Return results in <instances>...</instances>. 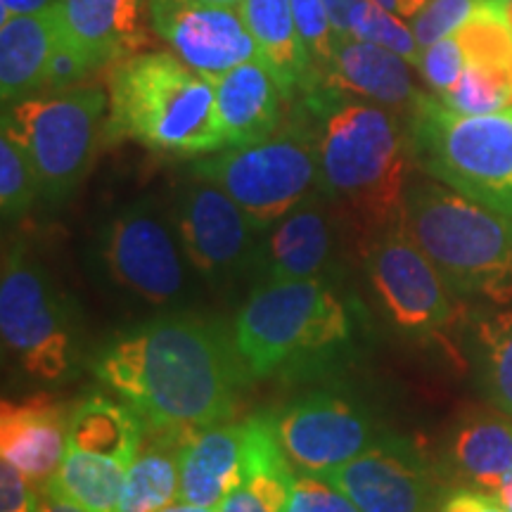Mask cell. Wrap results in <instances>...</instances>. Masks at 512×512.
Instances as JSON below:
<instances>
[{
  "mask_svg": "<svg viewBox=\"0 0 512 512\" xmlns=\"http://www.w3.org/2000/svg\"><path fill=\"white\" fill-rule=\"evenodd\" d=\"M91 368L150 430L197 432L228 422L252 382L233 332L188 311L159 313L114 337Z\"/></svg>",
  "mask_w": 512,
  "mask_h": 512,
  "instance_id": "6da1fadb",
  "label": "cell"
},
{
  "mask_svg": "<svg viewBox=\"0 0 512 512\" xmlns=\"http://www.w3.org/2000/svg\"><path fill=\"white\" fill-rule=\"evenodd\" d=\"M302 112L316 133L320 192L366 247L401 221L415 162L406 119L328 88L304 93Z\"/></svg>",
  "mask_w": 512,
  "mask_h": 512,
  "instance_id": "7a4b0ae2",
  "label": "cell"
},
{
  "mask_svg": "<svg viewBox=\"0 0 512 512\" xmlns=\"http://www.w3.org/2000/svg\"><path fill=\"white\" fill-rule=\"evenodd\" d=\"M110 112L105 140H136L174 157H202L226 150L216 110V81L178 55L133 53L107 74Z\"/></svg>",
  "mask_w": 512,
  "mask_h": 512,
  "instance_id": "3957f363",
  "label": "cell"
},
{
  "mask_svg": "<svg viewBox=\"0 0 512 512\" xmlns=\"http://www.w3.org/2000/svg\"><path fill=\"white\" fill-rule=\"evenodd\" d=\"M401 226L460 299L512 302V219L439 181L408 185Z\"/></svg>",
  "mask_w": 512,
  "mask_h": 512,
  "instance_id": "277c9868",
  "label": "cell"
},
{
  "mask_svg": "<svg viewBox=\"0 0 512 512\" xmlns=\"http://www.w3.org/2000/svg\"><path fill=\"white\" fill-rule=\"evenodd\" d=\"M233 337L249 380L320 366L351 337L349 309L330 278L259 283L235 318Z\"/></svg>",
  "mask_w": 512,
  "mask_h": 512,
  "instance_id": "5b68a950",
  "label": "cell"
},
{
  "mask_svg": "<svg viewBox=\"0 0 512 512\" xmlns=\"http://www.w3.org/2000/svg\"><path fill=\"white\" fill-rule=\"evenodd\" d=\"M408 131L415 164L427 176L512 219V107L460 114L422 95Z\"/></svg>",
  "mask_w": 512,
  "mask_h": 512,
  "instance_id": "8992f818",
  "label": "cell"
},
{
  "mask_svg": "<svg viewBox=\"0 0 512 512\" xmlns=\"http://www.w3.org/2000/svg\"><path fill=\"white\" fill-rule=\"evenodd\" d=\"M192 176L226 190L264 233L320 192L316 133L299 110L259 143L200 157L192 164Z\"/></svg>",
  "mask_w": 512,
  "mask_h": 512,
  "instance_id": "52a82bcc",
  "label": "cell"
},
{
  "mask_svg": "<svg viewBox=\"0 0 512 512\" xmlns=\"http://www.w3.org/2000/svg\"><path fill=\"white\" fill-rule=\"evenodd\" d=\"M110 93L76 86L64 93L31 95L3 114V131L24 147L48 204H62L88 176L105 143Z\"/></svg>",
  "mask_w": 512,
  "mask_h": 512,
  "instance_id": "ba28073f",
  "label": "cell"
},
{
  "mask_svg": "<svg viewBox=\"0 0 512 512\" xmlns=\"http://www.w3.org/2000/svg\"><path fill=\"white\" fill-rule=\"evenodd\" d=\"M0 337L5 354L34 380H67L79 366V330L69 299L19 242L3 254Z\"/></svg>",
  "mask_w": 512,
  "mask_h": 512,
  "instance_id": "9c48e42d",
  "label": "cell"
},
{
  "mask_svg": "<svg viewBox=\"0 0 512 512\" xmlns=\"http://www.w3.org/2000/svg\"><path fill=\"white\" fill-rule=\"evenodd\" d=\"M145 437V420L126 401L83 396L69 411L67 448L46 494L86 512H119L124 477Z\"/></svg>",
  "mask_w": 512,
  "mask_h": 512,
  "instance_id": "30bf717a",
  "label": "cell"
},
{
  "mask_svg": "<svg viewBox=\"0 0 512 512\" xmlns=\"http://www.w3.org/2000/svg\"><path fill=\"white\" fill-rule=\"evenodd\" d=\"M93 256L117 290L150 306H174L188 290L190 261L169 207L155 197L124 204L102 223Z\"/></svg>",
  "mask_w": 512,
  "mask_h": 512,
  "instance_id": "8fae6325",
  "label": "cell"
},
{
  "mask_svg": "<svg viewBox=\"0 0 512 512\" xmlns=\"http://www.w3.org/2000/svg\"><path fill=\"white\" fill-rule=\"evenodd\" d=\"M370 290L401 335L439 339L463 316L460 297L415 245L401 221L361 247Z\"/></svg>",
  "mask_w": 512,
  "mask_h": 512,
  "instance_id": "7c38bea8",
  "label": "cell"
},
{
  "mask_svg": "<svg viewBox=\"0 0 512 512\" xmlns=\"http://www.w3.org/2000/svg\"><path fill=\"white\" fill-rule=\"evenodd\" d=\"M192 271L211 285H226L254 271L261 230L226 190L190 176L169 204Z\"/></svg>",
  "mask_w": 512,
  "mask_h": 512,
  "instance_id": "4fadbf2b",
  "label": "cell"
},
{
  "mask_svg": "<svg viewBox=\"0 0 512 512\" xmlns=\"http://www.w3.org/2000/svg\"><path fill=\"white\" fill-rule=\"evenodd\" d=\"M275 434L294 470L328 475L375 444L382 430L349 396L316 389L271 413Z\"/></svg>",
  "mask_w": 512,
  "mask_h": 512,
  "instance_id": "5bb4252c",
  "label": "cell"
},
{
  "mask_svg": "<svg viewBox=\"0 0 512 512\" xmlns=\"http://www.w3.org/2000/svg\"><path fill=\"white\" fill-rule=\"evenodd\" d=\"M361 512H439L444 486L411 439L382 432L373 446L328 472Z\"/></svg>",
  "mask_w": 512,
  "mask_h": 512,
  "instance_id": "9a60e30c",
  "label": "cell"
},
{
  "mask_svg": "<svg viewBox=\"0 0 512 512\" xmlns=\"http://www.w3.org/2000/svg\"><path fill=\"white\" fill-rule=\"evenodd\" d=\"M150 19L185 64L214 81L259 57L240 8L150 0Z\"/></svg>",
  "mask_w": 512,
  "mask_h": 512,
  "instance_id": "2e32d148",
  "label": "cell"
},
{
  "mask_svg": "<svg viewBox=\"0 0 512 512\" xmlns=\"http://www.w3.org/2000/svg\"><path fill=\"white\" fill-rule=\"evenodd\" d=\"M339 223H344L323 192L292 209L261 233L254 261V280L275 283V280H306L328 278L337 259Z\"/></svg>",
  "mask_w": 512,
  "mask_h": 512,
  "instance_id": "e0dca14e",
  "label": "cell"
},
{
  "mask_svg": "<svg viewBox=\"0 0 512 512\" xmlns=\"http://www.w3.org/2000/svg\"><path fill=\"white\" fill-rule=\"evenodd\" d=\"M72 406L50 394H34L0 406V453L36 489H48L67 448Z\"/></svg>",
  "mask_w": 512,
  "mask_h": 512,
  "instance_id": "ac0fdd59",
  "label": "cell"
},
{
  "mask_svg": "<svg viewBox=\"0 0 512 512\" xmlns=\"http://www.w3.org/2000/svg\"><path fill=\"white\" fill-rule=\"evenodd\" d=\"M316 88L375 102L399 117H406V121L422 98L403 57L375 43L358 41L354 36H337L328 74Z\"/></svg>",
  "mask_w": 512,
  "mask_h": 512,
  "instance_id": "d6986e66",
  "label": "cell"
},
{
  "mask_svg": "<svg viewBox=\"0 0 512 512\" xmlns=\"http://www.w3.org/2000/svg\"><path fill=\"white\" fill-rule=\"evenodd\" d=\"M444 470L467 489L496 494L512 470V418L498 408H467L444 441Z\"/></svg>",
  "mask_w": 512,
  "mask_h": 512,
  "instance_id": "ffe728a7",
  "label": "cell"
},
{
  "mask_svg": "<svg viewBox=\"0 0 512 512\" xmlns=\"http://www.w3.org/2000/svg\"><path fill=\"white\" fill-rule=\"evenodd\" d=\"M283 102V88L261 57L219 76L216 110L226 147H245L273 136L283 126Z\"/></svg>",
  "mask_w": 512,
  "mask_h": 512,
  "instance_id": "44dd1931",
  "label": "cell"
},
{
  "mask_svg": "<svg viewBox=\"0 0 512 512\" xmlns=\"http://www.w3.org/2000/svg\"><path fill=\"white\" fill-rule=\"evenodd\" d=\"M57 10L64 36L98 69L147 46L143 0H57Z\"/></svg>",
  "mask_w": 512,
  "mask_h": 512,
  "instance_id": "7402d4cb",
  "label": "cell"
},
{
  "mask_svg": "<svg viewBox=\"0 0 512 512\" xmlns=\"http://www.w3.org/2000/svg\"><path fill=\"white\" fill-rule=\"evenodd\" d=\"M245 420L219 422L192 432L181 453L178 501L219 510L223 498L242 479Z\"/></svg>",
  "mask_w": 512,
  "mask_h": 512,
  "instance_id": "603a6c76",
  "label": "cell"
},
{
  "mask_svg": "<svg viewBox=\"0 0 512 512\" xmlns=\"http://www.w3.org/2000/svg\"><path fill=\"white\" fill-rule=\"evenodd\" d=\"M60 36L57 0L48 10L0 24V98L5 107L43 93L50 57Z\"/></svg>",
  "mask_w": 512,
  "mask_h": 512,
  "instance_id": "cb8c5ba5",
  "label": "cell"
},
{
  "mask_svg": "<svg viewBox=\"0 0 512 512\" xmlns=\"http://www.w3.org/2000/svg\"><path fill=\"white\" fill-rule=\"evenodd\" d=\"M240 12L254 36L261 62L280 83L285 100L290 102L294 93H309L316 74L294 19L292 0H242Z\"/></svg>",
  "mask_w": 512,
  "mask_h": 512,
  "instance_id": "d4e9b609",
  "label": "cell"
},
{
  "mask_svg": "<svg viewBox=\"0 0 512 512\" xmlns=\"http://www.w3.org/2000/svg\"><path fill=\"white\" fill-rule=\"evenodd\" d=\"M190 430H150L128 467L121 486L119 512H162L178 503L181 453Z\"/></svg>",
  "mask_w": 512,
  "mask_h": 512,
  "instance_id": "484cf974",
  "label": "cell"
},
{
  "mask_svg": "<svg viewBox=\"0 0 512 512\" xmlns=\"http://www.w3.org/2000/svg\"><path fill=\"white\" fill-rule=\"evenodd\" d=\"M475 347L486 399L512 418V311H496L479 318Z\"/></svg>",
  "mask_w": 512,
  "mask_h": 512,
  "instance_id": "4316f807",
  "label": "cell"
},
{
  "mask_svg": "<svg viewBox=\"0 0 512 512\" xmlns=\"http://www.w3.org/2000/svg\"><path fill=\"white\" fill-rule=\"evenodd\" d=\"M453 36L463 48L467 64L512 67V29L494 0H479L470 19Z\"/></svg>",
  "mask_w": 512,
  "mask_h": 512,
  "instance_id": "83f0119b",
  "label": "cell"
},
{
  "mask_svg": "<svg viewBox=\"0 0 512 512\" xmlns=\"http://www.w3.org/2000/svg\"><path fill=\"white\" fill-rule=\"evenodd\" d=\"M439 100L460 114H494L512 107L510 69L467 64L463 76Z\"/></svg>",
  "mask_w": 512,
  "mask_h": 512,
  "instance_id": "f1b7e54d",
  "label": "cell"
},
{
  "mask_svg": "<svg viewBox=\"0 0 512 512\" xmlns=\"http://www.w3.org/2000/svg\"><path fill=\"white\" fill-rule=\"evenodd\" d=\"M349 36L392 50L408 64L420 67L422 48L413 27H408L403 17L382 8L375 0H358L349 17Z\"/></svg>",
  "mask_w": 512,
  "mask_h": 512,
  "instance_id": "f546056e",
  "label": "cell"
},
{
  "mask_svg": "<svg viewBox=\"0 0 512 512\" xmlns=\"http://www.w3.org/2000/svg\"><path fill=\"white\" fill-rule=\"evenodd\" d=\"M36 197H41V185L34 171V164L24 147L3 131L0 136V209L3 221H19L34 207Z\"/></svg>",
  "mask_w": 512,
  "mask_h": 512,
  "instance_id": "4dcf8cb0",
  "label": "cell"
},
{
  "mask_svg": "<svg viewBox=\"0 0 512 512\" xmlns=\"http://www.w3.org/2000/svg\"><path fill=\"white\" fill-rule=\"evenodd\" d=\"M292 10L294 19H297L299 34L304 38V46L309 50L313 74H316L313 88H316L320 79L328 74L332 55H335V27H332V19L325 0H292Z\"/></svg>",
  "mask_w": 512,
  "mask_h": 512,
  "instance_id": "1f68e13d",
  "label": "cell"
},
{
  "mask_svg": "<svg viewBox=\"0 0 512 512\" xmlns=\"http://www.w3.org/2000/svg\"><path fill=\"white\" fill-rule=\"evenodd\" d=\"M283 512H361L351 498L325 477L294 472Z\"/></svg>",
  "mask_w": 512,
  "mask_h": 512,
  "instance_id": "d6a6232c",
  "label": "cell"
},
{
  "mask_svg": "<svg viewBox=\"0 0 512 512\" xmlns=\"http://www.w3.org/2000/svg\"><path fill=\"white\" fill-rule=\"evenodd\" d=\"M479 0H430L418 15L413 17V34L420 48L444 41L453 36L475 12Z\"/></svg>",
  "mask_w": 512,
  "mask_h": 512,
  "instance_id": "836d02e7",
  "label": "cell"
},
{
  "mask_svg": "<svg viewBox=\"0 0 512 512\" xmlns=\"http://www.w3.org/2000/svg\"><path fill=\"white\" fill-rule=\"evenodd\" d=\"M467 67L465 53L456 41V36H448L444 41L432 43V46L422 48L420 69L427 83L434 88V93L444 95L451 91L460 81Z\"/></svg>",
  "mask_w": 512,
  "mask_h": 512,
  "instance_id": "e575fe53",
  "label": "cell"
},
{
  "mask_svg": "<svg viewBox=\"0 0 512 512\" xmlns=\"http://www.w3.org/2000/svg\"><path fill=\"white\" fill-rule=\"evenodd\" d=\"M95 64L91 57L79 46H74L67 36H60L57 46L53 50V57H50L48 74H46V86H43V93H64L76 88V83H81L88 74L95 72Z\"/></svg>",
  "mask_w": 512,
  "mask_h": 512,
  "instance_id": "d590c367",
  "label": "cell"
},
{
  "mask_svg": "<svg viewBox=\"0 0 512 512\" xmlns=\"http://www.w3.org/2000/svg\"><path fill=\"white\" fill-rule=\"evenodd\" d=\"M36 486L10 460H0V512H38Z\"/></svg>",
  "mask_w": 512,
  "mask_h": 512,
  "instance_id": "8d00e7d4",
  "label": "cell"
},
{
  "mask_svg": "<svg viewBox=\"0 0 512 512\" xmlns=\"http://www.w3.org/2000/svg\"><path fill=\"white\" fill-rule=\"evenodd\" d=\"M439 512H508L494 494L486 491L467 489L460 486L456 491H448L439 505Z\"/></svg>",
  "mask_w": 512,
  "mask_h": 512,
  "instance_id": "74e56055",
  "label": "cell"
},
{
  "mask_svg": "<svg viewBox=\"0 0 512 512\" xmlns=\"http://www.w3.org/2000/svg\"><path fill=\"white\" fill-rule=\"evenodd\" d=\"M219 512H280L275 510L273 505H268L264 498H261L252 486H247L240 479L238 486L228 491V496L223 498Z\"/></svg>",
  "mask_w": 512,
  "mask_h": 512,
  "instance_id": "f35d334b",
  "label": "cell"
},
{
  "mask_svg": "<svg viewBox=\"0 0 512 512\" xmlns=\"http://www.w3.org/2000/svg\"><path fill=\"white\" fill-rule=\"evenodd\" d=\"M55 0H0V24L19 15H34L48 10Z\"/></svg>",
  "mask_w": 512,
  "mask_h": 512,
  "instance_id": "ab89813d",
  "label": "cell"
},
{
  "mask_svg": "<svg viewBox=\"0 0 512 512\" xmlns=\"http://www.w3.org/2000/svg\"><path fill=\"white\" fill-rule=\"evenodd\" d=\"M358 0H325L337 36H349V17Z\"/></svg>",
  "mask_w": 512,
  "mask_h": 512,
  "instance_id": "60d3db41",
  "label": "cell"
},
{
  "mask_svg": "<svg viewBox=\"0 0 512 512\" xmlns=\"http://www.w3.org/2000/svg\"><path fill=\"white\" fill-rule=\"evenodd\" d=\"M375 3H380L382 8L392 10L394 15H399L403 19H413L427 3H430V0H375Z\"/></svg>",
  "mask_w": 512,
  "mask_h": 512,
  "instance_id": "b9f144b4",
  "label": "cell"
},
{
  "mask_svg": "<svg viewBox=\"0 0 512 512\" xmlns=\"http://www.w3.org/2000/svg\"><path fill=\"white\" fill-rule=\"evenodd\" d=\"M38 512H86V510L79 508V505L64 501V498H57V496H48L46 494V501L41 503V508H38Z\"/></svg>",
  "mask_w": 512,
  "mask_h": 512,
  "instance_id": "7bdbcfd3",
  "label": "cell"
},
{
  "mask_svg": "<svg viewBox=\"0 0 512 512\" xmlns=\"http://www.w3.org/2000/svg\"><path fill=\"white\" fill-rule=\"evenodd\" d=\"M498 501H501V505L508 512H512V470L508 472V477L503 479V484L498 486V491L494 494Z\"/></svg>",
  "mask_w": 512,
  "mask_h": 512,
  "instance_id": "ee69618b",
  "label": "cell"
},
{
  "mask_svg": "<svg viewBox=\"0 0 512 512\" xmlns=\"http://www.w3.org/2000/svg\"><path fill=\"white\" fill-rule=\"evenodd\" d=\"M162 512H219V510H214V508H202V505H190V503H174V505H169V508H164Z\"/></svg>",
  "mask_w": 512,
  "mask_h": 512,
  "instance_id": "f6af8a7d",
  "label": "cell"
},
{
  "mask_svg": "<svg viewBox=\"0 0 512 512\" xmlns=\"http://www.w3.org/2000/svg\"><path fill=\"white\" fill-rule=\"evenodd\" d=\"M178 3H197V5H221V8H240L242 0H178Z\"/></svg>",
  "mask_w": 512,
  "mask_h": 512,
  "instance_id": "bcb514c9",
  "label": "cell"
},
{
  "mask_svg": "<svg viewBox=\"0 0 512 512\" xmlns=\"http://www.w3.org/2000/svg\"><path fill=\"white\" fill-rule=\"evenodd\" d=\"M494 3L498 5V8H501L503 17L508 19V24H510V29H512V0H494Z\"/></svg>",
  "mask_w": 512,
  "mask_h": 512,
  "instance_id": "7dc6e473",
  "label": "cell"
}]
</instances>
